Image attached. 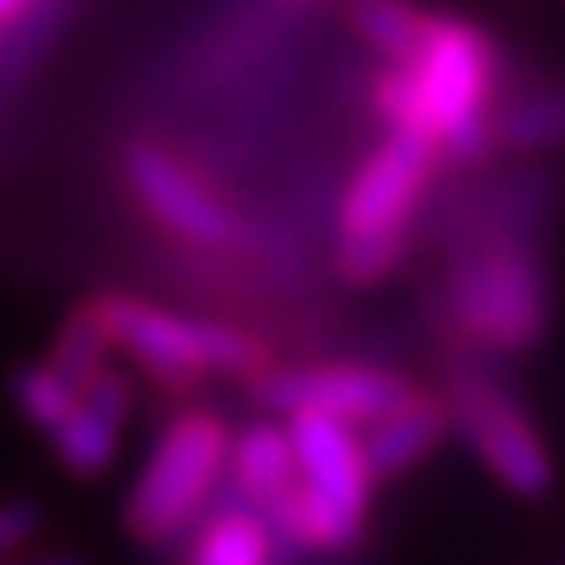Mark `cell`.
Returning <instances> with one entry per match:
<instances>
[{
  "label": "cell",
  "mask_w": 565,
  "mask_h": 565,
  "mask_svg": "<svg viewBox=\"0 0 565 565\" xmlns=\"http://www.w3.org/2000/svg\"><path fill=\"white\" fill-rule=\"evenodd\" d=\"M0 565H85V561L71 556V552H20V556L0 561Z\"/></svg>",
  "instance_id": "19"
},
{
  "label": "cell",
  "mask_w": 565,
  "mask_h": 565,
  "mask_svg": "<svg viewBox=\"0 0 565 565\" xmlns=\"http://www.w3.org/2000/svg\"><path fill=\"white\" fill-rule=\"evenodd\" d=\"M490 90L494 43L486 39V29L434 14L415 62L386 66V76L377 81V109L392 128L429 132L444 156L476 161L494 147Z\"/></svg>",
  "instance_id": "1"
},
{
  "label": "cell",
  "mask_w": 565,
  "mask_h": 565,
  "mask_svg": "<svg viewBox=\"0 0 565 565\" xmlns=\"http://www.w3.org/2000/svg\"><path fill=\"white\" fill-rule=\"evenodd\" d=\"M415 386L392 367L373 363H321V367H282V373L255 377V401L278 419L321 415L353 429H367L373 419L411 396Z\"/></svg>",
  "instance_id": "8"
},
{
  "label": "cell",
  "mask_w": 565,
  "mask_h": 565,
  "mask_svg": "<svg viewBox=\"0 0 565 565\" xmlns=\"http://www.w3.org/2000/svg\"><path fill=\"white\" fill-rule=\"evenodd\" d=\"M128 415H132V382L114 373V367H99V373L81 386L71 415L47 434L57 462L71 476H104L118 457Z\"/></svg>",
  "instance_id": "10"
},
{
  "label": "cell",
  "mask_w": 565,
  "mask_h": 565,
  "mask_svg": "<svg viewBox=\"0 0 565 565\" xmlns=\"http://www.w3.org/2000/svg\"><path fill=\"white\" fill-rule=\"evenodd\" d=\"M457 311H462L467 330H476L494 349H533L546 321H552V292L546 278L523 250H494L486 259L467 264L452 282Z\"/></svg>",
  "instance_id": "7"
},
{
  "label": "cell",
  "mask_w": 565,
  "mask_h": 565,
  "mask_svg": "<svg viewBox=\"0 0 565 565\" xmlns=\"http://www.w3.org/2000/svg\"><path fill=\"white\" fill-rule=\"evenodd\" d=\"M359 438H363V452H367V467H373L377 486L401 481V476H411L415 467L444 452V444L452 438V411L444 396L411 392L396 411H386L367 429H359Z\"/></svg>",
  "instance_id": "12"
},
{
  "label": "cell",
  "mask_w": 565,
  "mask_h": 565,
  "mask_svg": "<svg viewBox=\"0 0 565 565\" xmlns=\"http://www.w3.org/2000/svg\"><path fill=\"white\" fill-rule=\"evenodd\" d=\"M43 504L39 500H24V494H14V500H0V561L20 556L33 546V537L43 533Z\"/></svg>",
  "instance_id": "18"
},
{
  "label": "cell",
  "mask_w": 565,
  "mask_h": 565,
  "mask_svg": "<svg viewBox=\"0 0 565 565\" xmlns=\"http://www.w3.org/2000/svg\"><path fill=\"white\" fill-rule=\"evenodd\" d=\"M122 174H128L137 203L147 207L151 217L166 226V232L180 236V241H193V245H222V241H232V232H236L232 212H226L161 147H132L128 161H122Z\"/></svg>",
  "instance_id": "9"
},
{
  "label": "cell",
  "mask_w": 565,
  "mask_h": 565,
  "mask_svg": "<svg viewBox=\"0 0 565 565\" xmlns=\"http://www.w3.org/2000/svg\"><path fill=\"white\" fill-rule=\"evenodd\" d=\"M95 316L109 344L132 353L141 367L161 377H203V373H226V377H259L264 373V349L232 326L199 321V316H174L137 297H95Z\"/></svg>",
  "instance_id": "5"
},
{
  "label": "cell",
  "mask_w": 565,
  "mask_h": 565,
  "mask_svg": "<svg viewBox=\"0 0 565 565\" xmlns=\"http://www.w3.org/2000/svg\"><path fill=\"white\" fill-rule=\"evenodd\" d=\"M438 156L444 151L429 132L392 128L353 170L340 203V245H334V264L353 288H373L405 259L415 207L434 180Z\"/></svg>",
  "instance_id": "2"
},
{
  "label": "cell",
  "mask_w": 565,
  "mask_h": 565,
  "mask_svg": "<svg viewBox=\"0 0 565 565\" xmlns=\"http://www.w3.org/2000/svg\"><path fill=\"white\" fill-rule=\"evenodd\" d=\"M500 151H561L565 147V85L523 95L490 118Z\"/></svg>",
  "instance_id": "14"
},
{
  "label": "cell",
  "mask_w": 565,
  "mask_h": 565,
  "mask_svg": "<svg viewBox=\"0 0 565 565\" xmlns=\"http://www.w3.org/2000/svg\"><path fill=\"white\" fill-rule=\"evenodd\" d=\"M189 565H274V527L250 504H222L199 527Z\"/></svg>",
  "instance_id": "13"
},
{
  "label": "cell",
  "mask_w": 565,
  "mask_h": 565,
  "mask_svg": "<svg viewBox=\"0 0 565 565\" xmlns=\"http://www.w3.org/2000/svg\"><path fill=\"white\" fill-rule=\"evenodd\" d=\"M24 10H29V0H0V29H6L10 20H20Z\"/></svg>",
  "instance_id": "20"
},
{
  "label": "cell",
  "mask_w": 565,
  "mask_h": 565,
  "mask_svg": "<svg viewBox=\"0 0 565 565\" xmlns=\"http://www.w3.org/2000/svg\"><path fill=\"white\" fill-rule=\"evenodd\" d=\"M349 24L359 29V39L367 47H377L392 66L415 62V52L429 39L434 14L415 10L411 0H353L349 6Z\"/></svg>",
  "instance_id": "15"
},
{
  "label": "cell",
  "mask_w": 565,
  "mask_h": 565,
  "mask_svg": "<svg viewBox=\"0 0 565 565\" xmlns=\"http://www.w3.org/2000/svg\"><path fill=\"white\" fill-rule=\"evenodd\" d=\"M444 401L452 411V434L471 448L481 471L504 494H514V500H546L556 490L552 444H546L542 429L527 419V411L500 382L462 367V373L448 377Z\"/></svg>",
  "instance_id": "6"
},
{
  "label": "cell",
  "mask_w": 565,
  "mask_h": 565,
  "mask_svg": "<svg viewBox=\"0 0 565 565\" xmlns=\"http://www.w3.org/2000/svg\"><path fill=\"white\" fill-rule=\"evenodd\" d=\"M232 486L241 494V504H250L264 523L274 527V537H282L292 509H297V457L288 424L255 419L241 434H232V457H226Z\"/></svg>",
  "instance_id": "11"
},
{
  "label": "cell",
  "mask_w": 565,
  "mask_h": 565,
  "mask_svg": "<svg viewBox=\"0 0 565 565\" xmlns=\"http://www.w3.org/2000/svg\"><path fill=\"white\" fill-rule=\"evenodd\" d=\"M226 457H232V429L222 415L212 411H189L170 419L147 467L137 471V481L122 504V523L137 542H174L203 519L212 490L226 476Z\"/></svg>",
  "instance_id": "4"
},
{
  "label": "cell",
  "mask_w": 565,
  "mask_h": 565,
  "mask_svg": "<svg viewBox=\"0 0 565 565\" xmlns=\"http://www.w3.org/2000/svg\"><path fill=\"white\" fill-rule=\"evenodd\" d=\"M109 353H114V344H109V334H104L95 307H81V311L66 316V326L57 334V344H52L47 363L57 367L66 382L85 386L99 373V367H109Z\"/></svg>",
  "instance_id": "17"
},
{
  "label": "cell",
  "mask_w": 565,
  "mask_h": 565,
  "mask_svg": "<svg viewBox=\"0 0 565 565\" xmlns=\"http://www.w3.org/2000/svg\"><path fill=\"white\" fill-rule=\"evenodd\" d=\"M76 396H81V386L66 382L47 359L43 363H20L10 373V401L20 405V415L33 424V429H43V434H52L71 415Z\"/></svg>",
  "instance_id": "16"
},
{
  "label": "cell",
  "mask_w": 565,
  "mask_h": 565,
  "mask_svg": "<svg viewBox=\"0 0 565 565\" xmlns=\"http://www.w3.org/2000/svg\"><path fill=\"white\" fill-rule=\"evenodd\" d=\"M282 424L297 457V509L282 537L307 552H349L363 537L377 494L359 429L321 415H292Z\"/></svg>",
  "instance_id": "3"
}]
</instances>
